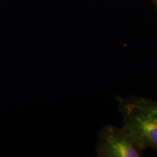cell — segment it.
Here are the masks:
<instances>
[{"mask_svg":"<svg viewBox=\"0 0 157 157\" xmlns=\"http://www.w3.org/2000/svg\"><path fill=\"white\" fill-rule=\"evenodd\" d=\"M145 149L124 125L103 126L98 132L96 157H141Z\"/></svg>","mask_w":157,"mask_h":157,"instance_id":"obj_2","label":"cell"},{"mask_svg":"<svg viewBox=\"0 0 157 157\" xmlns=\"http://www.w3.org/2000/svg\"><path fill=\"white\" fill-rule=\"evenodd\" d=\"M153 1H154V4H155V5H156V7H157V0H153Z\"/></svg>","mask_w":157,"mask_h":157,"instance_id":"obj_3","label":"cell"},{"mask_svg":"<svg viewBox=\"0 0 157 157\" xmlns=\"http://www.w3.org/2000/svg\"><path fill=\"white\" fill-rule=\"evenodd\" d=\"M123 125L146 150L157 151V101L140 96H117Z\"/></svg>","mask_w":157,"mask_h":157,"instance_id":"obj_1","label":"cell"}]
</instances>
